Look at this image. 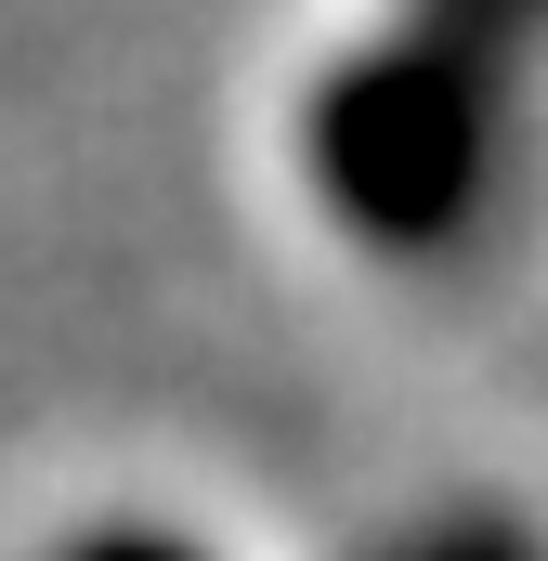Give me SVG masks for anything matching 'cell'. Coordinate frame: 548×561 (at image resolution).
Here are the masks:
<instances>
[{"mask_svg":"<svg viewBox=\"0 0 548 561\" xmlns=\"http://www.w3.org/2000/svg\"><path fill=\"white\" fill-rule=\"evenodd\" d=\"M39 561H222L209 536H183V523H144V510H118V523H79L66 549H39Z\"/></svg>","mask_w":548,"mask_h":561,"instance_id":"cell-3","label":"cell"},{"mask_svg":"<svg viewBox=\"0 0 548 561\" xmlns=\"http://www.w3.org/2000/svg\"><path fill=\"white\" fill-rule=\"evenodd\" d=\"M392 561H548V549L510 523V510H444V523H406Z\"/></svg>","mask_w":548,"mask_h":561,"instance_id":"cell-2","label":"cell"},{"mask_svg":"<svg viewBox=\"0 0 548 561\" xmlns=\"http://www.w3.org/2000/svg\"><path fill=\"white\" fill-rule=\"evenodd\" d=\"M548 131V0H392L366 39H340L300 105L287 170L313 222L379 275H470Z\"/></svg>","mask_w":548,"mask_h":561,"instance_id":"cell-1","label":"cell"}]
</instances>
